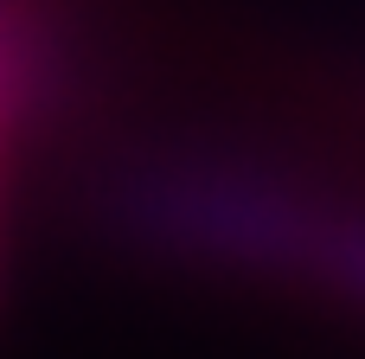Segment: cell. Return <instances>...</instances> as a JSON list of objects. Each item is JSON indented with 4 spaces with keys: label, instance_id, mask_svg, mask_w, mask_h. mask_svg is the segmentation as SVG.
<instances>
[{
    "label": "cell",
    "instance_id": "6da1fadb",
    "mask_svg": "<svg viewBox=\"0 0 365 359\" xmlns=\"http://www.w3.org/2000/svg\"><path fill=\"white\" fill-rule=\"evenodd\" d=\"M38 84V19L32 0H0V206H6V141Z\"/></svg>",
    "mask_w": 365,
    "mask_h": 359
}]
</instances>
